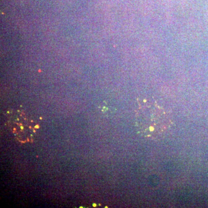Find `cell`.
Returning <instances> with one entry per match:
<instances>
[{"label": "cell", "mask_w": 208, "mask_h": 208, "mask_svg": "<svg viewBox=\"0 0 208 208\" xmlns=\"http://www.w3.org/2000/svg\"><path fill=\"white\" fill-rule=\"evenodd\" d=\"M135 127L142 137L157 139L165 135L172 122L169 115L156 102L143 101L139 104L135 114Z\"/></svg>", "instance_id": "6da1fadb"}, {"label": "cell", "mask_w": 208, "mask_h": 208, "mask_svg": "<svg viewBox=\"0 0 208 208\" xmlns=\"http://www.w3.org/2000/svg\"><path fill=\"white\" fill-rule=\"evenodd\" d=\"M8 119L12 132L20 142H31L33 140L36 132L35 126L24 114L20 112L12 113Z\"/></svg>", "instance_id": "7a4b0ae2"}]
</instances>
